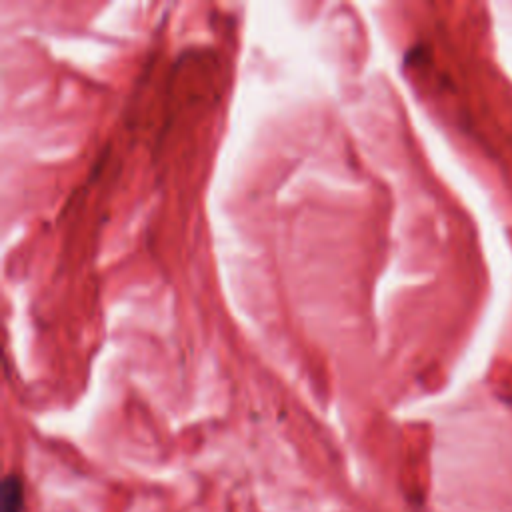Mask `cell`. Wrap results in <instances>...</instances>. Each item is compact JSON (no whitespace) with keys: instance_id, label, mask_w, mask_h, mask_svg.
Returning a JSON list of instances; mask_svg holds the SVG:
<instances>
[{"instance_id":"6da1fadb","label":"cell","mask_w":512,"mask_h":512,"mask_svg":"<svg viewBox=\"0 0 512 512\" xmlns=\"http://www.w3.org/2000/svg\"><path fill=\"white\" fill-rule=\"evenodd\" d=\"M0 512H24V484L14 472L6 474L0 484Z\"/></svg>"}]
</instances>
